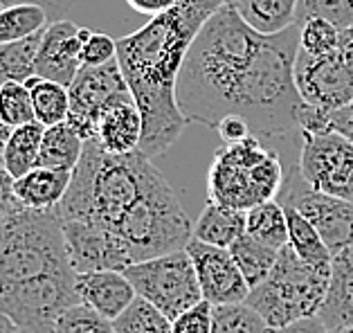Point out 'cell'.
<instances>
[{
    "mask_svg": "<svg viewBox=\"0 0 353 333\" xmlns=\"http://www.w3.org/2000/svg\"><path fill=\"white\" fill-rule=\"evenodd\" d=\"M297 52L299 25L261 34L230 5L221 7L198 32L180 70V113L210 129L236 115L256 138H283L297 129L304 104L295 83Z\"/></svg>",
    "mask_w": 353,
    "mask_h": 333,
    "instance_id": "6da1fadb",
    "label": "cell"
},
{
    "mask_svg": "<svg viewBox=\"0 0 353 333\" xmlns=\"http://www.w3.org/2000/svg\"><path fill=\"white\" fill-rule=\"evenodd\" d=\"M230 0H180L174 10L117 39V63L144 119V156H162L183 133L187 119L176 99L178 77L198 32Z\"/></svg>",
    "mask_w": 353,
    "mask_h": 333,
    "instance_id": "7a4b0ae2",
    "label": "cell"
},
{
    "mask_svg": "<svg viewBox=\"0 0 353 333\" xmlns=\"http://www.w3.org/2000/svg\"><path fill=\"white\" fill-rule=\"evenodd\" d=\"M72 304L81 302L61 219L21 205L0 223V315L25 333H52Z\"/></svg>",
    "mask_w": 353,
    "mask_h": 333,
    "instance_id": "3957f363",
    "label": "cell"
},
{
    "mask_svg": "<svg viewBox=\"0 0 353 333\" xmlns=\"http://www.w3.org/2000/svg\"><path fill=\"white\" fill-rule=\"evenodd\" d=\"M158 174L151 158L140 149L115 156L94 138L85 140L72 183L54 212L61 221H88L117 230L124 212Z\"/></svg>",
    "mask_w": 353,
    "mask_h": 333,
    "instance_id": "277c9868",
    "label": "cell"
},
{
    "mask_svg": "<svg viewBox=\"0 0 353 333\" xmlns=\"http://www.w3.org/2000/svg\"><path fill=\"white\" fill-rule=\"evenodd\" d=\"M286 167L277 151L265 149L261 138L223 144L208 172V201L248 212L265 201H277L286 183Z\"/></svg>",
    "mask_w": 353,
    "mask_h": 333,
    "instance_id": "5b68a950",
    "label": "cell"
},
{
    "mask_svg": "<svg viewBox=\"0 0 353 333\" xmlns=\"http://www.w3.org/2000/svg\"><path fill=\"white\" fill-rule=\"evenodd\" d=\"M115 232L122 236L133 263L185 250L194 239V223L167 178L158 174L124 212Z\"/></svg>",
    "mask_w": 353,
    "mask_h": 333,
    "instance_id": "8992f818",
    "label": "cell"
},
{
    "mask_svg": "<svg viewBox=\"0 0 353 333\" xmlns=\"http://www.w3.org/2000/svg\"><path fill=\"white\" fill-rule=\"evenodd\" d=\"M329 279L331 270L311 266L286 245L279 250L270 275L250 290L245 304L252 306L272 331L283 329L304 318H315L329 290Z\"/></svg>",
    "mask_w": 353,
    "mask_h": 333,
    "instance_id": "52a82bcc",
    "label": "cell"
},
{
    "mask_svg": "<svg viewBox=\"0 0 353 333\" xmlns=\"http://www.w3.org/2000/svg\"><path fill=\"white\" fill-rule=\"evenodd\" d=\"M124 275L133 284L135 293L158 306L171 322L180 313L203 302V290L187 250L137 261L124 270Z\"/></svg>",
    "mask_w": 353,
    "mask_h": 333,
    "instance_id": "ba28073f",
    "label": "cell"
},
{
    "mask_svg": "<svg viewBox=\"0 0 353 333\" xmlns=\"http://www.w3.org/2000/svg\"><path fill=\"white\" fill-rule=\"evenodd\" d=\"M295 83L304 104L338 110L353 101V28L342 30L340 48L329 57H308L299 50Z\"/></svg>",
    "mask_w": 353,
    "mask_h": 333,
    "instance_id": "9c48e42d",
    "label": "cell"
},
{
    "mask_svg": "<svg viewBox=\"0 0 353 333\" xmlns=\"http://www.w3.org/2000/svg\"><path fill=\"white\" fill-rule=\"evenodd\" d=\"M297 169L313 190L353 203V142L344 135L299 131Z\"/></svg>",
    "mask_w": 353,
    "mask_h": 333,
    "instance_id": "30bf717a",
    "label": "cell"
},
{
    "mask_svg": "<svg viewBox=\"0 0 353 333\" xmlns=\"http://www.w3.org/2000/svg\"><path fill=\"white\" fill-rule=\"evenodd\" d=\"M277 201L311 221L333 254L353 245V203L313 190L301 178L297 165L288 169Z\"/></svg>",
    "mask_w": 353,
    "mask_h": 333,
    "instance_id": "8fae6325",
    "label": "cell"
},
{
    "mask_svg": "<svg viewBox=\"0 0 353 333\" xmlns=\"http://www.w3.org/2000/svg\"><path fill=\"white\" fill-rule=\"evenodd\" d=\"M70 113L65 124L79 135V138L92 140L97 133L99 115L113 104L115 99L128 95V83L117 61L106 65H81L79 74L70 83Z\"/></svg>",
    "mask_w": 353,
    "mask_h": 333,
    "instance_id": "7c38bea8",
    "label": "cell"
},
{
    "mask_svg": "<svg viewBox=\"0 0 353 333\" xmlns=\"http://www.w3.org/2000/svg\"><path fill=\"white\" fill-rule=\"evenodd\" d=\"M74 272L119 270L133 266L131 252L115 230L88 221H61Z\"/></svg>",
    "mask_w": 353,
    "mask_h": 333,
    "instance_id": "4fadbf2b",
    "label": "cell"
},
{
    "mask_svg": "<svg viewBox=\"0 0 353 333\" xmlns=\"http://www.w3.org/2000/svg\"><path fill=\"white\" fill-rule=\"evenodd\" d=\"M185 250L194 261L203 300H208L212 306L241 304L248 300L250 284L228 248L208 245L192 239Z\"/></svg>",
    "mask_w": 353,
    "mask_h": 333,
    "instance_id": "5bb4252c",
    "label": "cell"
},
{
    "mask_svg": "<svg viewBox=\"0 0 353 333\" xmlns=\"http://www.w3.org/2000/svg\"><path fill=\"white\" fill-rule=\"evenodd\" d=\"M90 34L92 30L79 28L65 19L50 23L43 32L34 74L70 88L74 77L81 70V50Z\"/></svg>",
    "mask_w": 353,
    "mask_h": 333,
    "instance_id": "9a60e30c",
    "label": "cell"
},
{
    "mask_svg": "<svg viewBox=\"0 0 353 333\" xmlns=\"http://www.w3.org/2000/svg\"><path fill=\"white\" fill-rule=\"evenodd\" d=\"M77 295L81 304L110 322L119 318L137 297L133 284L119 270L77 272Z\"/></svg>",
    "mask_w": 353,
    "mask_h": 333,
    "instance_id": "2e32d148",
    "label": "cell"
},
{
    "mask_svg": "<svg viewBox=\"0 0 353 333\" xmlns=\"http://www.w3.org/2000/svg\"><path fill=\"white\" fill-rule=\"evenodd\" d=\"M142 135H144V119L133 95L128 92V95L115 99L99 115L94 140L108 153L124 156V153H133L140 149Z\"/></svg>",
    "mask_w": 353,
    "mask_h": 333,
    "instance_id": "e0dca14e",
    "label": "cell"
},
{
    "mask_svg": "<svg viewBox=\"0 0 353 333\" xmlns=\"http://www.w3.org/2000/svg\"><path fill=\"white\" fill-rule=\"evenodd\" d=\"M315 318L329 331L353 327V245L333 254L329 290Z\"/></svg>",
    "mask_w": 353,
    "mask_h": 333,
    "instance_id": "ac0fdd59",
    "label": "cell"
},
{
    "mask_svg": "<svg viewBox=\"0 0 353 333\" xmlns=\"http://www.w3.org/2000/svg\"><path fill=\"white\" fill-rule=\"evenodd\" d=\"M72 183V172L50 167H34L32 172L16 178L14 192L23 208L30 210H54Z\"/></svg>",
    "mask_w": 353,
    "mask_h": 333,
    "instance_id": "d6986e66",
    "label": "cell"
},
{
    "mask_svg": "<svg viewBox=\"0 0 353 333\" xmlns=\"http://www.w3.org/2000/svg\"><path fill=\"white\" fill-rule=\"evenodd\" d=\"M245 234V212L223 208L219 203H210L203 208L201 216L194 221V239L201 243L230 248L236 239Z\"/></svg>",
    "mask_w": 353,
    "mask_h": 333,
    "instance_id": "ffe728a7",
    "label": "cell"
},
{
    "mask_svg": "<svg viewBox=\"0 0 353 333\" xmlns=\"http://www.w3.org/2000/svg\"><path fill=\"white\" fill-rule=\"evenodd\" d=\"M299 0H230V7L250 28L261 34H279L297 25Z\"/></svg>",
    "mask_w": 353,
    "mask_h": 333,
    "instance_id": "44dd1931",
    "label": "cell"
},
{
    "mask_svg": "<svg viewBox=\"0 0 353 333\" xmlns=\"http://www.w3.org/2000/svg\"><path fill=\"white\" fill-rule=\"evenodd\" d=\"M283 208H286V205H283ZM286 219H288V245L297 252V257H301L315 268L331 270L333 252L329 250V245L324 243V239L317 232V228L292 208H286Z\"/></svg>",
    "mask_w": 353,
    "mask_h": 333,
    "instance_id": "7402d4cb",
    "label": "cell"
},
{
    "mask_svg": "<svg viewBox=\"0 0 353 333\" xmlns=\"http://www.w3.org/2000/svg\"><path fill=\"white\" fill-rule=\"evenodd\" d=\"M245 234L256 241L281 250L288 245V219L286 208L279 201H265L245 212Z\"/></svg>",
    "mask_w": 353,
    "mask_h": 333,
    "instance_id": "603a6c76",
    "label": "cell"
},
{
    "mask_svg": "<svg viewBox=\"0 0 353 333\" xmlns=\"http://www.w3.org/2000/svg\"><path fill=\"white\" fill-rule=\"evenodd\" d=\"M81 153H83V140L65 122L57 124V126H50V129H46V133H43L37 167L74 172Z\"/></svg>",
    "mask_w": 353,
    "mask_h": 333,
    "instance_id": "cb8c5ba5",
    "label": "cell"
},
{
    "mask_svg": "<svg viewBox=\"0 0 353 333\" xmlns=\"http://www.w3.org/2000/svg\"><path fill=\"white\" fill-rule=\"evenodd\" d=\"M43 133H46V126L39 122L23 124L19 129L12 131L10 140H7V147H5L3 165L14 178L25 176L39 165Z\"/></svg>",
    "mask_w": 353,
    "mask_h": 333,
    "instance_id": "d4e9b609",
    "label": "cell"
},
{
    "mask_svg": "<svg viewBox=\"0 0 353 333\" xmlns=\"http://www.w3.org/2000/svg\"><path fill=\"white\" fill-rule=\"evenodd\" d=\"M25 83H28L32 92L37 122L46 126V129L63 124L68 119V113H70V92H68V88L37 74L30 77Z\"/></svg>",
    "mask_w": 353,
    "mask_h": 333,
    "instance_id": "484cf974",
    "label": "cell"
},
{
    "mask_svg": "<svg viewBox=\"0 0 353 333\" xmlns=\"http://www.w3.org/2000/svg\"><path fill=\"white\" fill-rule=\"evenodd\" d=\"M232 257H234L236 266L243 272L245 281L250 284V290L254 286H259L261 281L270 275V270L274 268V263L279 259V250L265 245L261 241H256L250 234H243L236 239L234 245L230 248Z\"/></svg>",
    "mask_w": 353,
    "mask_h": 333,
    "instance_id": "4316f807",
    "label": "cell"
},
{
    "mask_svg": "<svg viewBox=\"0 0 353 333\" xmlns=\"http://www.w3.org/2000/svg\"><path fill=\"white\" fill-rule=\"evenodd\" d=\"M52 23L50 14L41 5L34 3H16L0 7V43L28 39L39 34Z\"/></svg>",
    "mask_w": 353,
    "mask_h": 333,
    "instance_id": "83f0119b",
    "label": "cell"
},
{
    "mask_svg": "<svg viewBox=\"0 0 353 333\" xmlns=\"http://www.w3.org/2000/svg\"><path fill=\"white\" fill-rule=\"evenodd\" d=\"M43 32L21 41H12V43H0V86L10 81L25 83L30 77H34Z\"/></svg>",
    "mask_w": 353,
    "mask_h": 333,
    "instance_id": "f1b7e54d",
    "label": "cell"
},
{
    "mask_svg": "<svg viewBox=\"0 0 353 333\" xmlns=\"http://www.w3.org/2000/svg\"><path fill=\"white\" fill-rule=\"evenodd\" d=\"M113 329L115 333H174V322L158 306L137 295L126 311L113 320Z\"/></svg>",
    "mask_w": 353,
    "mask_h": 333,
    "instance_id": "f546056e",
    "label": "cell"
},
{
    "mask_svg": "<svg viewBox=\"0 0 353 333\" xmlns=\"http://www.w3.org/2000/svg\"><path fill=\"white\" fill-rule=\"evenodd\" d=\"M212 333H272V329L252 306L241 302L214 306Z\"/></svg>",
    "mask_w": 353,
    "mask_h": 333,
    "instance_id": "4dcf8cb0",
    "label": "cell"
},
{
    "mask_svg": "<svg viewBox=\"0 0 353 333\" xmlns=\"http://www.w3.org/2000/svg\"><path fill=\"white\" fill-rule=\"evenodd\" d=\"M342 30L331 21L320 19H308L299 25V50L308 57H329L340 48Z\"/></svg>",
    "mask_w": 353,
    "mask_h": 333,
    "instance_id": "1f68e13d",
    "label": "cell"
},
{
    "mask_svg": "<svg viewBox=\"0 0 353 333\" xmlns=\"http://www.w3.org/2000/svg\"><path fill=\"white\" fill-rule=\"evenodd\" d=\"M0 119L10 129H19L23 124L37 122L32 92L28 88V83L10 81L5 86H0Z\"/></svg>",
    "mask_w": 353,
    "mask_h": 333,
    "instance_id": "d6a6232c",
    "label": "cell"
},
{
    "mask_svg": "<svg viewBox=\"0 0 353 333\" xmlns=\"http://www.w3.org/2000/svg\"><path fill=\"white\" fill-rule=\"evenodd\" d=\"M331 21L340 30L353 28V0H299L297 5V25L308 19Z\"/></svg>",
    "mask_w": 353,
    "mask_h": 333,
    "instance_id": "836d02e7",
    "label": "cell"
},
{
    "mask_svg": "<svg viewBox=\"0 0 353 333\" xmlns=\"http://www.w3.org/2000/svg\"><path fill=\"white\" fill-rule=\"evenodd\" d=\"M52 333H115V329L113 322L101 318L85 304H72L59 315Z\"/></svg>",
    "mask_w": 353,
    "mask_h": 333,
    "instance_id": "e575fe53",
    "label": "cell"
},
{
    "mask_svg": "<svg viewBox=\"0 0 353 333\" xmlns=\"http://www.w3.org/2000/svg\"><path fill=\"white\" fill-rule=\"evenodd\" d=\"M110 61H117V41L108 34L92 32L90 39L85 41L81 50V65H106Z\"/></svg>",
    "mask_w": 353,
    "mask_h": 333,
    "instance_id": "d590c367",
    "label": "cell"
},
{
    "mask_svg": "<svg viewBox=\"0 0 353 333\" xmlns=\"http://www.w3.org/2000/svg\"><path fill=\"white\" fill-rule=\"evenodd\" d=\"M214 306L203 300L174 320V333H212Z\"/></svg>",
    "mask_w": 353,
    "mask_h": 333,
    "instance_id": "8d00e7d4",
    "label": "cell"
},
{
    "mask_svg": "<svg viewBox=\"0 0 353 333\" xmlns=\"http://www.w3.org/2000/svg\"><path fill=\"white\" fill-rule=\"evenodd\" d=\"M14 183H16V178L7 172V167L0 162V223L21 208V203L16 199V192H14Z\"/></svg>",
    "mask_w": 353,
    "mask_h": 333,
    "instance_id": "74e56055",
    "label": "cell"
},
{
    "mask_svg": "<svg viewBox=\"0 0 353 333\" xmlns=\"http://www.w3.org/2000/svg\"><path fill=\"white\" fill-rule=\"evenodd\" d=\"M216 131L221 135L223 144H236V142H243L248 138H252V129H250V124L243 117H236V115H230L225 119H221Z\"/></svg>",
    "mask_w": 353,
    "mask_h": 333,
    "instance_id": "f35d334b",
    "label": "cell"
},
{
    "mask_svg": "<svg viewBox=\"0 0 353 333\" xmlns=\"http://www.w3.org/2000/svg\"><path fill=\"white\" fill-rule=\"evenodd\" d=\"M326 131H335L353 142V101L338 110H329L326 117Z\"/></svg>",
    "mask_w": 353,
    "mask_h": 333,
    "instance_id": "ab89813d",
    "label": "cell"
},
{
    "mask_svg": "<svg viewBox=\"0 0 353 333\" xmlns=\"http://www.w3.org/2000/svg\"><path fill=\"white\" fill-rule=\"evenodd\" d=\"M16 3H34L41 5L43 10L50 14V21H61L63 16L70 12L74 0H0V5H16Z\"/></svg>",
    "mask_w": 353,
    "mask_h": 333,
    "instance_id": "60d3db41",
    "label": "cell"
},
{
    "mask_svg": "<svg viewBox=\"0 0 353 333\" xmlns=\"http://www.w3.org/2000/svg\"><path fill=\"white\" fill-rule=\"evenodd\" d=\"M128 7H131L133 12L137 14H144V16H160L169 10H174V7L180 3V0H126Z\"/></svg>",
    "mask_w": 353,
    "mask_h": 333,
    "instance_id": "b9f144b4",
    "label": "cell"
},
{
    "mask_svg": "<svg viewBox=\"0 0 353 333\" xmlns=\"http://www.w3.org/2000/svg\"><path fill=\"white\" fill-rule=\"evenodd\" d=\"M272 333H331L317 318H304L283 329H274Z\"/></svg>",
    "mask_w": 353,
    "mask_h": 333,
    "instance_id": "7bdbcfd3",
    "label": "cell"
},
{
    "mask_svg": "<svg viewBox=\"0 0 353 333\" xmlns=\"http://www.w3.org/2000/svg\"><path fill=\"white\" fill-rule=\"evenodd\" d=\"M14 129H10L3 119H0V162H3V156H5V147H7V140H10V135H12Z\"/></svg>",
    "mask_w": 353,
    "mask_h": 333,
    "instance_id": "ee69618b",
    "label": "cell"
},
{
    "mask_svg": "<svg viewBox=\"0 0 353 333\" xmlns=\"http://www.w3.org/2000/svg\"><path fill=\"white\" fill-rule=\"evenodd\" d=\"M331 333H353V327H347V329H335Z\"/></svg>",
    "mask_w": 353,
    "mask_h": 333,
    "instance_id": "f6af8a7d",
    "label": "cell"
},
{
    "mask_svg": "<svg viewBox=\"0 0 353 333\" xmlns=\"http://www.w3.org/2000/svg\"><path fill=\"white\" fill-rule=\"evenodd\" d=\"M0 7H3V5H0Z\"/></svg>",
    "mask_w": 353,
    "mask_h": 333,
    "instance_id": "bcb514c9",
    "label": "cell"
}]
</instances>
